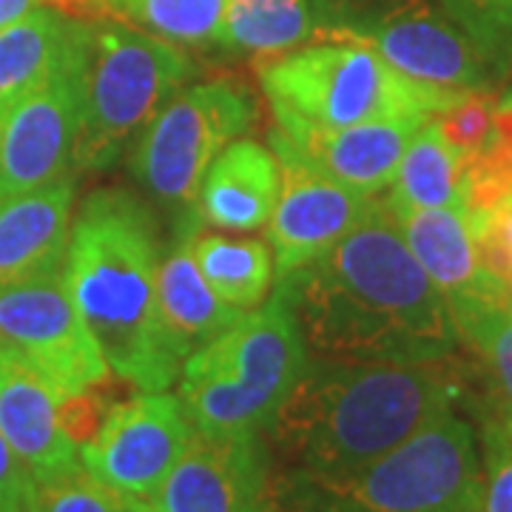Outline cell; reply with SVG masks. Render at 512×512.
<instances>
[{"mask_svg":"<svg viewBox=\"0 0 512 512\" xmlns=\"http://www.w3.org/2000/svg\"><path fill=\"white\" fill-rule=\"evenodd\" d=\"M311 356L421 365L461 345L447 299L407 248L379 194L330 251L276 279Z\"/></svg>","mask_w":512,"mask_h":512,"instance_id":"cell-1","label":"cell"},{"mask_svg":"<svg viewBox=\"0 0 512 512\" xmlns=\"http://www.w3.org/2000/svg\"><path fill=\"white\" fill-rule=\"evenodd\" d=\"M461 393L453 356L421 365L308 356L268 427L271 467L313 476L362 470L453 413Z\"/></svg>","mask_w":512,"mask_h":512,"instance_id":"cell-2","label":"cell"},{"mask_svg":"<svg viewBox=\"0 0 512 512\" xmlns=\"http://www.w3.org/2000/svg\"><path fill=\"white\" fill-rule=\"evenodd\" d=\"M160 256L151 211L123 188H106L80 205L63 259L74 308L111 376L143 393L171 390L183 370L160 322Z\"/></svg>","mask_w":512,"mask_h":512,"instance_id":"cell-3","label":"cell"},{"mask_svg":"<svg viewBox=\"0 0 512 512\" xmlns=\"http://www.w3.org/2000/svg\"><path fill=\"white\" fill-rule=\"evenodd\" d=\"M268 512H484L476 433L447 413L353 473L271 467Z\"/></svg>","mask_w":512,"mask_h":512,"instance_id":"cell-4","label":"cell"},{"mask_svg":"<svg viewBox=\"0 0 512 512\" xmlns=\"http://www.w3.org/2000/svg\"><path fill=\"white\" fill-rule=\"evenodd\" d=\"M308 356L291 305L274 288L256 311L185 359L177 399L200 433H268Z\"/></svg>","mask_w":512,"mask_h":512,"instance_id":"cell-5","label":"cell"},{"mask_svg":"<svg viewBox=\"0 0 512 512\" xmlns=\"http://www.w3.org/2000/svg\"><path fill=\"white\" fill-rule=\"evenodd\" d=\"M256 74L271 103L276 128L319 131L382 117H427L461 94L433 92L387 66L370 46L311 40L291 52L256 57Z\"/></svg>","mask_w":512,"mask_h":512,"instance_id":"cell-6","label":"cell"},{"mask_svg":"<svg viewBox=\"0 0 512 512\" xmlns=\"http://www.w3.org/2000/svg\"><path fill=\"white\" fill-rule=\"evenodd\" d=\"M191 74L194 60L183 46L148 35L126 20H89L74 171L109 168Z\"/></svg>","mask_w":512,"mask_h":512,"instance_id":"cell-7","label":"cell"},{"mask_svg":"<svg viewBox=\"0 0 512 512\" xmlns=\"http://www.w3.org/2000/svg\"><path fill=\"white\" fill-rule=\"evenodd\" d=\"M254 120V100L234 80L183 86L143 128L134 177L165 208L194 217L200 185L222 148Z\"/></svg>","mask_w":512,"mask_h":512,"instance_id":"cell-8","label":"cell"},{"mask_svg":"<svg viewBox=\"0 0 512 512\" xmlns=\"http://www.w3.org/2000/svg\"><path fill=\"white\" fill-rule=\"evenodd\" d=\"M333 40L370 46L407 80L444 94L493 92L512 63L424 0H387Z\"/></svg>","mask_w":512,"mask_h":512,"instance_id":"cell-9","label":"cell"},{"mask_svg":"<svg viewBox=\"0 0 512 512\" xmlns=\"http://www.w3.org/2000/svg\"><path fill=\"white\" fill-rule=\"evenodd\" d=\"M0 350L20 356L57 396L109 382L103 350L83 325L63 268L0 288Z\"/></svg>","mask_w":512,"mask_h":512,"instance_id":"cell-10","label":"cell"},{"mask_svg":"<svg viewBox=\"0 0 512 512\" xmlns=\"http://www.w3.org/2000/svg\"><path fill=\"white\" fill-rule=\"evenodd\" d=\"M194 427L168 390L114 402L100 430L80 444L83 470L117 493L151 501L183 456Z\"/></svg>","mask_w":512,"mask_h":512,"instance_id":"cell-11","label":"cell"},{"mask_svg":"<svg viewBox=\"0 0 512 512\" xmlns=\"http://www.w3.org/2000/svg\"><path fill=\"white\" fill-rule=\"evenodd\" d=\"M86 23L66 66L0 117V200L77 174L74 143L80 128Z\"/></svg>","mask_w":512,"mask_h":512,"instance_id":"cell-12","label":"cell"},{"mask_svg":"<svg viewBox=\"0 0 512 512\" xmlns=\"http://www.w3.org/2000/svg\"><path fill=\"white\" fill-rule=\"evenodd\" d=\"M268 481L271 453L262 433L194 430L151 504L160 512H268Z\"/></svg>","mask_w":512,"mask_h":512,"instance_id":"cell-13","label":"cell"},{"mask_svg":"<svg viewBox=\"0 0 512 512\" xmlns=\"http://www.w3.org/2000/svg\"><path fill=\"white\" fill-rule=\"evenodd\" d=\"M279 160V197L268 220L276 279L330 251L362 222L376 197L359 194L271 143Z\"/></svg>","mask_w":512,"mask_h":512,"instance_id":"cell-14","label":"cell"},{"mask_svg":"<svg viewBox=\"0 0 512 512\" xmlns=\"http://www.w3.org/2000/svg\"><path fill=\"white\" fill-rule=\"evenodd\" d=\"M424 123L430 120L382 117L356 126L296 131V134L274 128L271 143L288 148L302 163H308L330 180L348 185L367 197H379L390 188L404 151Z\"/></svg>","mask_w":512,"mask_h":512,"instance_id":"cell-15","label":"cell"},{"mask_svg":"<svg viewBox=\"0 0 512 512\" xmlns=\"http://www.w3.org/2000/svg\"><path fill=\"white\" fill-rule=\"evenodd\" d=\"M0 433L29 481L80 470V447L57 419V393L20 356L0 350Z\"/></svg>","mask_w":512,"mask_h":512,"instance_id":"cell-16","label":"cell"},{"mask_svg":"<svg viewBox=\"0 0 512 512\" xmlns=\"http://www.w3.org/2000/svg\"><path fill=\"white\" fill-rule=\"evenodd\" d=\"M72 220L74 174L0 200V288L60 271Z\"/></svg>","mask_w":512,"mask_h":512,"instance_id":"cell-17","label":"cell"},{"mask_svg":"<svg viewBox=\"0 0 512 512\" xmlns=\"http://www.w3.org/2000/svg\"><path fill=\"white\" fill-rule=\"evenodd\" d=\"M387 202V200H384ZM407 248L433 279L450 308L484 293L507 288L495 279L478 256L476 237L464 211L458 208H404L390 205Z\"/></svg>","mask_w":512,"mask_h":512,"instance_id":"cell-18","label":"cell"},{"mask_svg":"<svg viewBox=\"0 0 512 512\" xmlns=\"http://www.w3.org/2000/svg\"><path fill=\"white\" fill-rule=\"evenodd\" d=\"M279 197V160L271 146L239 137L211 163L200 185L197 211L220 231L265 228Z\"/></svg>","mask_w":512,"mask_h":512,"instance_id":"cell-19","label":"cell"},{"mask_svg":"<svg viewBox=\"0 0 512 512\" xmlns=\"http://www.w3.org/2000/svg\"><path fill=\"white\" fill-rule=\"evenodd\" d=\"M194 222H197L194 217L183 222L177 242L160 256V271H157V302H160L163 333L183 362L194 350H200L220 333L234 328L245 316V311L225 305L200 274L191 251V237L197 231Z\"/></svg>","mask_w":512,"mask_h":512,"instance_id":"cell-20","label":"cell"},{"mask_svg":"<svg viewBox=\"0 0 512 512\" xmlns=\"http://www.w3.org/2000/svg\"><path fill=\"white\" fill-rule=\"evenodd\" d=\"M80 35L83 20L52 6H40L0 29V117L66 66Z\"/></svg>","mask_w":512,"mask_h":512,"instance_id":"cell-21","label":"cell"},{"mask_svg":"<svg viewBox=\"0 0 512 512\" xmlns=\"http://www.w3.org/2000/svg\"><path fill=\"white\" fill-rule=\"evenodd\" d=\"M191 251L208 288L237 311H256L274 288V251L262 239L194 231Z\"/></svg>","mask_w":512,"mask_h":512,"instance_id":"cell-22","label":"cell"},{"mask_svg":"<svg viewBox=\"0 0 512 512\" xmlns=\"http://www.w3.org/2000/svg\"><path fill=\"white\" fill-rule=\"evenodd\" d=\"M461 345L476 353L487 376V407L512 421V293H484L450 308Z\"/></svg>","mask_w":512,"mask_h":512,"instance_id":"cell-23","label":"cell"},{"mask_svg":"<svg viewBox=\"0 0 512 512\" xmlns=\"http://www.w3.org/2000/svg\"><path fill=\"white\" fill-rule=\"evenodd\" d=\"M384 200L404 208H458L464 211V163L444 143L436 123H424L404 151Z\"/></svg>","mask_w":512,"mask_h":512,"instance_id":"cell-24","label":"cell"},{"mask_svg":"<svg viewBox=\"0 0 512 512\" xmlns=\"http://www.w3.org/2000/svg\"><path fill=\"white\" fill-rule=\"evenodd\" d=\"M313 0H228L220 46L256 57H274L311 43Z\"/></svg>","mask_w":512,"mask_h":512,"instance_id":"cell-25","label":"cell"},{"mask_svg":"<svg viewBox=\"0 0 512 512\" xmlns=\"http://www.w3.org/2000/svg\"><path fill=\"white\" fill-rule=\"evenodd\" d=\"M228 0H117L114 15L174 46L220 43Z\"/></svg>","mask_w":512,"mask_h":512,"instance_id":"cell-26","label":"cell"},{"mask_svg":"<svg viewBox=\"0 0 512 512\" xmlns=\"http://www.w3.org/2000/svg\"><path fill=\"white\" fill-rule=\"evenodd\" d=\"M134 501L80 467L69 476L29 481L23 512H134Z\"/></svg>","mask_w":512,"mask_h":512,"instance_id":"cell-27","label":"cell"},{"mask_svg":"<svg viewBox=\"0 0 512 512\" xmlns=\"http://www.w3.org/2000/svg\"><path fill=\"white\" fill-rule=\"evenodd\" d=\"M493 111V92H467L453 100L447 109L433 114V123L441 131L444 143L456 151L461 163H467L487 146L493 134Z\"/></svg>","mask_w":512,"mask_h":512,"instance_id":"cell-28","label":"cell"},{"mask_svg":"<svg viewBox=\"0 0 512 512\" xmlns=\"http://www.w3.org/2000/svg\"><path fill=\"white\" fill-rule=\"evenodd\" d=\"M484 512H512V421L481 410Z\"/></svg>","mask_w":512,"mask_h":512,"instance_id":"cell-29","label":"cell"},{"mask_svg":"<svg viewBox=\"0 0 512 512\" xmlns=\"http://www.w3.org/2000/svg\"><path fill=\"white\" fill-rule=\"evenodd\" d=\"M444 9L478 40L512 55V0H444Z\"/></svg>","mask_w":512,"mask_h":512,"instance_id":"cell-30","label":"cell"},{"mask_svg":"<svg viewBox=\"0 0 512 512\" xmlns=\"http://www.w3.org/2000/svg\"><path fill=\"white\" fill-rule=\"evenodd\" d=\"M100 387L103 384L77 390V393H69V396H57V419L63 424L66 436L77 447L86 444L100 430V424H103L106 413H109L111 404H114L106 399V393H100Z\"/></svg>","mask_w":512,"mask_h":512,"instance_id":"cell-31","label":"cell"},{"mask_svg":"<svg viewBox=\"0 0 512 512\" xmlns=\"http://www.w3.org/2000/svg\"><path fill=\"white\" fill-rule=\"evenodd\" d=\"M29 476L0 433V512H23Z\"/></svg>","mask_w":512,"mask_h":512,"instance_id":"cell-32","label":"cell"},{"mask_svg":"<svg viewBox=\"0 0 512 512\" xmlns=\"http://www.w3.org/2000/svg\"><path fill=\"white\" fill-rule=\"evenodd\" d=\"M46 6H52L57 12L69 15V18H80V20H100L106 18L92 0H46Z\"/></svg>","mask_w":512,"mask_h":512,"instance_id":"cell-33","label":"cell"},{"mask_svg":"<svg viewBox=\"0 0 512 512\" xmlns=\"http://www.w3.org/2000/svg\"><path fill=\"white\" fill-rule=\"evenodd\" d=\"M40 6H46V0H0V29L18 23L20 18H26Z\"/></svg>","mask_w":512,"mask_h":512,"instance_id":"cell-34","label":"cell"},{"mask_svg":"<svg viewBox=\"0 0 512 512\" xmlns=\"http://www.w3.org/2000/svg\"><path fill=\"white\" fill-rule=\"evenodd\" d=\"M92 3L106 15V18H117V15H114V3H117V0H92Z\"/></svg>","mask_w":512,"mask_h":512,"instance_id":"cell-35","label":"cell"},{"mask_svg":"<svg viewBox=\"0 0 512 512\" xmlns=\"http://www.w3.org/2000/svg\"><path fill=\"white\" fill-rule=\"evenodd\" d=\"M134 512H160V510H157V507H154L151 501H143V498H137V501H134Z\"/></svg>","mask_w":512,"mask_h":512,"instance_id":"cell-36","label":"cell"},{"mask_svg":"<svg viewBox=\"0 0 512 512\" xmlns=\"http://www.w3.org/2000/svg\"><path fill=\"white\" fill-rule=\"evenodd\" d=\"M501 97H507V100H510V103H512V89H507V92L501 94Z\"/></svg>","mask_w":512,"mask_h":512,"instance_id":"cell-37","label":"cell"},{"mask_svg":"<svg viewBox=\"0 0 512 512\" xmlns=\"http://www.w3.org/2000/svg\"><path fill=\"white\" fill-rule=\"evenodd\" d=\"M507 205H510V208H512V194H510V202H507Z\"/></svg>","mask_w":512,"mask_h":512,"instance_id":"cell-38","label":"cell"},{"mask_svg":"<svg viewBox=\"0 0 512 512\" xmlns=\"http://www.w3.org/2000/svg\"><path fill=\"white\" fill-rule=\"evenodd\" d=\"M510 293H512V276H510Z\"/></svg>","mask_w":512,"mask_h":512,"instance_id":"cell-39","label":"cell"}]
</instances>
